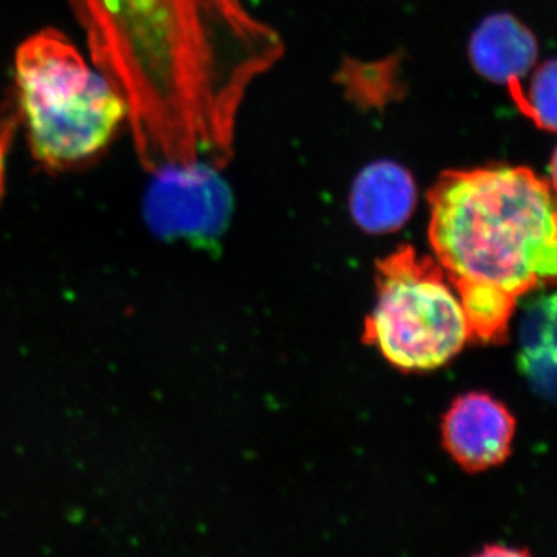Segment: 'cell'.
<instances>
[{"label":"cell","mask_w":557,"mask_h":557,"mask_svg":"<svg viewBox=\"0 0 557 557\" xmlns=\"http://www.w3.org/2000/svg\"><path fill=\"white\" fill-rule=\"evenodd\" d=\"M120 91L146 174L234 159L249 90L285 53L245 0H67Z\"/></svg>","instance_id":"cell-1"},{"label":"cell","mask_w":557,"mask_h":557,"mask_svg":"<svg viewBox=\"0 0 557 557\" xmlns=\"http://www.w3.org/2000/svg\"><path fill=\"white\" fill-rule=\"evenodd\" d=\"M434 258L472 338L502 343L520 298L557 282V194L523 166L443 172L428 193Z\"/></svg>","instance_id":"cell-2"},{"label":"cell","mask_w":557,"mask_h":557,"mask_svg":"<svg viewBox=\"0 0 557 557\" xmlns=\"http://www.w3.org/2000/svg\"><path fill=\"white\" fill-rule=\"evenodd\" d=\"M14 81L28 149L44 170L87 166L126 124L120 91L54 28H44L17 47Z\"/></svg>","instance_id":"cell-3"},{"label":"cell","mask_w":557,"mask_h":557,"mask_svg":"<svg viewBox=\"0 0 557 557\" xmlns=\"http://www.w3.org/2000/svg\"><path fill=\"white\" fill-rule=\"evenodd\" d=\"M376 267L379 299L364 343L405 372L438 369L457 357L472 339L471 324L437 260L406 245Z\"/></svg>","instance_id":"cell-4"},{"label":"cell","mask_w":557,"mask_h":557,"mask_svg":"<svg viewBox=\"0 0 557 557\" xmlns=\"http://www.w3.org/2000/svg\"><path fill=\"white\" fill-rule=\"evenodd\" d=\"M220 172L207 164L171 168L150 174L145 212L163 236L212 237L230 214V194Z\"/></svg>","instance_id":"cell-5"},{"label":"cell","mask_w":557,"mask_h":557,"mask_svg":"<svg viewBox=\"0 0 557 557\" xmlns=\"http://www.w3.org/2000/svg\"><path fill=\"white\" fill-rule=\"evenodd\" d=\"M515 429V418L500 401L474 392L450 406L443 421V440L461 468L485 471L507 460Z\"/></svg>","instance_id":"cell-6"},{"label":"cell","mask_w":557,"mask_h":557,"mask_svg":"<svg viewBox=\"0 0 557 557\" xmlns=\"http://www.w3.org/2000/svg\"><path fill=\"white\" fill-rule=\"evenodd\" d=\"M417 197L412 174L395 161L381 160L359 172L348 207L359 228L369 234H387L408 223Z\"/></svg>","instance_id":"cell-7"},{"label":"cell","mask_w":557,"mask_h":557,"mask_svg":"<svg viewBox=\"0 0 557 557\" xmlns=\"http://www.w3.org/2000/svg\"><path fill=\"white\" fill-rule=\"evenodd\" d=\"M536 36L509 13L483 20L469 40V58L483 78L508 84L520 81L536 64Z\"/></svg>","instance_id":"cell-8"},{"label":"cell","mask_w":557,"mask_h":557,"mask_svg":"<svg viewBox=\"0 0 557 557\" xmlns=\"http://www.w3.org/2000/svg\"><path fill=\"white\" fill-rule=\"evenodd\" d=\"M519 368L533 391L557 406V293L527 300L519 327Z\"/></svg>","instance_id":"cell-9"},{"label":"cell","mask_w":557,"mask_h":557,"mask_svg":"<svg viewBox=\"0 0 557 557\" xmlns=\"http://www.w3.org/2000/svg\"><path fill=\"white\" fill-rule=\"evenodd\" d=\"M508 87L520 112L541 129L557 132V60L536 70L528 91H523L520 81H512Z\"/></svg>","instance_id":"cell-10"},{"label":"cell","mask_w":557,"mask_h":557,"mask_svg":"<svg viewBox=\"0 0 557 557\" xmlns=\"http://www.w3.org/2000/svg\"><path fill=\"white\" fill-rule=\"evenodd\" d=\"M552 188L555 189V193L557 194V148L552 160Z\"/></svg>","instance_id":"cell-11"}]
</instances>
